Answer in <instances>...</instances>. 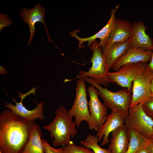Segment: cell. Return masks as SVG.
Returning a JSON list of instances; mask_svg holds the SVG:
<instances>
[{"label":"cell","mask_w":153,"mask_h":153,"mask_svg":"<svg viewBox=\"0 0 153 153\" xmlns=\"http://www.w3.org/2000/svg\"><path fill=\"white\" fill-rule=\"evenodd\" d=\"M34 122L10 110H3L0 114V150L3 153H20L29 140Z\"/></svg>","instance_id":"cell-1"},{"label":"cell","mask_w":153,"mask_h":153,"mask_svg":"<svg viewBox=\"0 0 153 153\" xmlns=\"http://www.w3.org/2000/svg\"><path fill=\"white\" fill-rule=\"evenodd\" d=\"M56 117L53 121L43 128L50 132L52 143L55 147H63L73 143L71 138L73 139L78 130L75 121L73 120L68 110L64 106H60L55 112Z\"/></svg>","instance_id":"cell-2"},{"label":"cell","mask_w":153,"mask_h":153,"mask_svg":"<svg viewBox=\"0 0 153 153\" xmlns=\"http://www.w3.org/2000/svg\"><path fill=\"white\" fill-rule=\"evenodd\" d=\"M86 81L95 87L98 91V95L102 99L103 104L112 112L126 117L131 103L132 91L125 88L117 92L110 91L103 88L92 79L82 77Z\"/></svg>","instance_id":"cell-3"},{"label":"cell","mask_w":153,"mask_h":153,"mask_svg":"<svg viewBox=\"0 0 153 153\" xmlns=\"http://www.w3.org/2000/svg\"><path fill=\"white\" fill-rule=\"evenodd\" d=\"M90 46L91 50L93 51L91 60L92 66L88 71H79L80 75L76 78L88 77L94 80L99 84L107 86L109 85L107 75L110 72L106 63L101 48L98 46L96 40L94 41Z\"/></svg>","instance_id":"cell-4"},{"label":"cell","mask_w":153,"mask_h":153,"mask_svg":"<svg viewBox=\"0 0 153 153\" xmlns=\"http://www.w3.org/2000/svg\"><path fill=\"white\" fill-rule=\"evenodd\" d=\"M124 124L129 130L133 129L147 138H153V120L144 112L142 104L130 107Z\"/></svg>","instance_id":"cell-5"},{"label":"cell","mask_w":153,"mask_h":153,"mask_svg":"<svg viewBox=\"0 0 153 153\" xmlns=\"http://www.w3.org/2000/svg\"><path fill=\"white\" fill-rule=\"evenodd\" d=\"M75 89L76 96L74 102L68 112L70 116L75 118L76 126L79 127L82 121H86L88 123L90 119L86 87L83 78H79Z\"/></svg>","instance_id":"cell-6"},{"label":"cell","mask_w":153,"mask_h":153,"mask_svg":"<svg viewBox=\"0 0 153 153\" xmlns=\"http://www.w3.org/2000/svg\"><path fill=\"white\" fill-rule=\"evenodd\" d=\"M143 62L127 64L117 71L107 75L108 82L114 83L123 88L132 90L133 83L147 65Z\"/></svg>","instance_id":"cell-7"},{"label":"cell","mask_w":153,"mask_h":153,"mask_svg":"<svg viewBox=\"0 0 153 153\" xmlns=\"http://www.w3.org/2000/svg\"><path fill=\"white\" fill-rule=\"evenodd\" d=\"M87 91L89 94L90 99L88 107L90 119L88 123L91 130L98 131L105 122L107 114V108L99 100L98 90L91 85Z\"/></svg>","instance_id":"cell-8"},{"label":"cell","mask_w":153,"mask_h":153,"mask_svg":"<svg viewBox=\"0 0 153 153\" xmlns=\"http://www.w3.org/2000/svg\"><path fill=\"white\" fill-rule=\"evenodd\" d=\"M153 78V71L148 68L147 65L133 82L130 107L143 104L151 97V87Z\"/></svg>","instance_id":"cell-9"},{"label":"cell","mask_w":153,"mask_h":153,"mask_svg":"<svg viewBox=\"0 0 153 153\" xmlns=\"http://www.w3.org/2000/svg\"><path fill=\"white\" fill-rule=\"evenodd\" d=\"M35 88H34L24 94L20 93H18L19 95V97L21 99L20 102H17L15 99L13 98L12 99V100L15 103V105L10 103L5 102L6 104L4 106L8 108L14 114L28 121H34V120L37 119L42 120L45 118L43 112L44 102H41L37 103L35 101L36 106L34 109L31 110L27 109L22 104L23 101L26 96L31 94H35Z\"/></svg>","instance_id":"cell-10"},{"label":"cell","mask_w":153,"mask_h":153,"mask_svg":"<svg viewBox=\"0 0 153 153\" xmlns=\"http://www.w3.org/2000/svg\"><path fill=\"white\" fill-rule=\"evenodd\" d=\"M45 14V9L39 3L31 9H28L26 7L22 8L20 12V15L24 22L28 24L30 31V37L28 43L29 45L33 39V37L36 32L35 24L38 22H42L44 24L48 36V40L52 41L49 36L48 30L46 26L44 18Z\"/></svg>","instance_id":"cell-11"},{"label":"cell","mask_w":153,"mask_h":153,"mask_svg":"<svg viewBox=\"0 0 153 153\" xmlns=\"http://www.w3.org/2000/svg\"><path fill=\"white\" fill-rule=\"evenodd\" d=\"M147 28L142 21H134L129 39L130 47L141 48L145 51H153V39L146 34Z\"/></svg>","instance_id":"cell-12"},{"label":"cell","mask_w":153,"mask_h":153,"mask_svg":"<svg viewBox=\"0 0 153 153\" xmlns=\"http://www.w3.org/2000/svg\"><path fill=\"white\" fill-rule=\"evenodd\" d=\"M132 26V23L128 21L116 19L105 46L102 48V53L115 44L124 42L128 40L131 35Z\"/></svg>","instance_id":"cell-13"},{"label":"cell","mask_w":153,"mask_h":153,"mask_svg":"<svg viewBox=\"0 0 153 153\" xmlns=\"http://www.w3.org/2000/svg\"><path fill=\"white\" fill-rule=\"evenodd\" d=\"M119 6V4H118L115 8L112 9L111 11L110 17L106 25L94 35L88 38H82L79 37L75 31H73L70 33V35L76 38L78 40V46L79 49L81 48L82 44L84 42H88L87 45L90 46L92 43L97 38L100 40L98 43V46L102 48L104 47L108 37L115 25L116 19L115 13Z\"/></svg>","instance_id":"cell-14"},{"label":"cell","mask_w":153,"mask_h":153,"mask_svg":"<svg viewBox=\"0 0 153 153\" xmlns=\"http://www.w3.org/2000/svg\"><path fill=\"white\" fill-rule=\"evenodd\" d=\"M152 52V51H145L141 48L130 47L125 54L114 64L112 68L116 72L127 64L140 62L148 63L151 60Z\"/></svg>","instance_id":"cell-15"},{"label":"cell","mask_w":153,"mask_h":153,"mask_svg":"<svg viewBox=\"0 0 153 153\" xmlns=\"http://www.w3.org/2000/svg\"><path fill=\"white\" fill-rule=\"evenodd\" d=\"M126 117L113 112L107 116L103 125L97 131L95 136L99 141L102 140L101 145L103 146L110 142L109 134L120 126H124Z\"/></svg>","instance_id":"cell-16"},{"label":"cell","mask_w":153,"mask_h":153,"mask_svg":"<svg viewBox=\"0 0 153 153\" xmlns=\"http://www.w3.org/2000/svg\"><path fill=\"white\" fill-rule=\"evenodd\" d=\"M112 137L108 150L110 153H126L130 137V130L124 125L111 132Z\"/></svg>","instance_id":"cell-17"},{"label":"cell","mask_w":153,"mask_h":153,"mask_svg":"<svg viewBox=\"0 0 153 153\" xmlns=\"http://www.w3.org/2000/svg\"><path fill=\"white\" fill-rule=\"evenodd\" d=\"M42 133L40 127L35 122L32 124L29 140L20 153H44L41 139Z\"/></svg>","instance_id":"cell-18"},{"label":"cell","mask_w":153,"mask_h":153,"mask_svg":"<svg viewBox=\"0 0 153 153\" xmlns=\"http://www.w3.org/2000/svg\"><path fill=\"white\" fill-rule=\"evenodd\" d=\"M129 39L126 41L115 44L103 53L106 63L109 69L130 48Z\"/></svg>","instance_id":"cell-19"},{"label":"cell","mask_w":153,"mask_h":153,"mask_svg":"<svg viewBox=\"0 0 153 153\" xmlns=\"http://www.w3.org/2000/svg\"><path fill=\"white\" fill-rule=\"evenodd\" d=\"M129 130L130 140L128 147L126 153H135L139 149L146 148L149 144L150 139L142 135L133 129Z\"/></svg>","instance_id":"cell-20"},{"label":"cell","mask_w":153,"mask_h":153,"mask_svg":"<svg viewBox=\"0 0 153 153\" xmlns=\"http://www.w3.org/2000/svg\"><path fill=\"white\" fill-rule=\"evenodd\" d=\"M98 138L91 134L87 135L86 138L81 142L83 146L89 148L95 153H110L108 149L102 148L98 144Z\"/></svg>","instance_id":"cell-21"},{"label":"cell","mask_w":153,"mask_h":153,"mask_svg":"<svg viewBox=\"0 0 153 153\" xmlns=\"http://www.w3.org/2000/svg\"><path fill=\"white\" fill-rule=\"evenodd\" d=\"M62 147L63 153H95L89 148L76 145L74 143Z\"/></svg>","instance_id":"cell-22"},{"label":"cell","mask_w":153,"mask_h":153,"mask_svg":"<svg viewBox=\"0 0 153 153\" xmlns=\"http://www.w3.org/2000/svg\"><path fill=\"white\" fill-rule=\"evenodd\" d=\"M142 107L145 114L153 120V97H151L143 103Z\"/></svg>","instance_id":"cell-23"},{"label":"cell","mask_w":153,"mask_h":153,"mask_svg":"<svg viewBox=\"0 0 153 153\" xmlns=\"http://www.w3.org/2000/svg\"><path fill=\"white\" fill-rule=\"evenodd\" d=\"M45 153H63V147L56 149L52 147L44 139H42Z\"/></svg>","instance_id":"cell-24"},{"label":"cell","mask_w":153,"mask_h":153,"mask_svg":"<svg viewBox=\"0 0 153 153\" xmlns=\"http://www.w3.org/2000/svg\"><path fill=\"white\" fill-rule=\"evenodd\" d=\"M12 23V21L8 15L1 13L0 14V31L5 27L10 26Z\"/></svg>","instance_id":"cell-25"},{"label":"cell","mask_w":153,"mask_h":153,"mask_svg":"<svg viewBox=\"0 0 153 153\" xmlns=\"http://www.w3.org/2000/svg\"><path fill=\"white\" fill-rule=\"evenodd\" d=\"M145 148L149 153H153V138L150 139V143Z\"/></svg>","instance_id":"cell-26"},{"label":"cell","mask_w":153,"mask_h":153,"mask_svg":"<svg viewBox=\"0 0 153 153\" xmlns=\"http://www.w3.org/2000/svg\"><path fill=\"white\" fill-rule=\"evenodd\" d=\"M151 60L147 64L148 68L150 70L153 71V50Z\"/></svg>","instance_id":"cell-27"},{"label":"cell","mask_w":153,"mask_h":153,"mask_svg":"<svg viewBox=\"0 0 153 153\" xmlns=\"http://www.w3.org/2000/svg\"><path fill=\"white\" fill-rule=\"evenodd\" d=\"M135 153H149V152L145 148H143L139 149Z\"/></svg>","instance_id":"cell-28"},{"label":"cell","mask_w":153,"mask_h":153,"mask_svg":"<svg viewBox=\"0 0 153 153\" xmlns=\"http://www.w3.org/2000/svg\"><path fill=\"white\" fill-rule=\"evenodd\" d=\"M151 97H153V78L152 80L151 87Z\"/></svg>","instance_id":"cell-29"},{"label":"cell","mask_w":153,"mask_h":153,"mask_svg":"<svg viewBox=\"0 0 153 153\" xmlns=\"http://www.w3.org/2000/svg\"><path fill=\"white\" fill-rule=\"evenodd\" d=\"M0 153H3V152L1 151L0 150Z\"/></svg>","instance_id":"cell-30"}]
</instances>
